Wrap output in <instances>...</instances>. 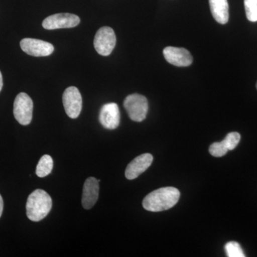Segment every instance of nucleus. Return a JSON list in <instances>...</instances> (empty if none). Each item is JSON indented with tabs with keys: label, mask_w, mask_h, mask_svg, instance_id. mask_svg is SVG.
Listing matches in <instances>:
<instances>
[{
	"label": "nucleus",
	"mask_w": 257,
	"mask_h": 257,
	"mask_svg": "<svg viewBox=\"0 0 257 257\" xmlns=\"http://www.w3.org/2000/svg\"><path fill=\"white\" fill-rule=\"evenodd\" d=\"M3 87V75H2L1 72H0V92H1L2 89Z\"/></svg>",
	"instance_id": "aec40b11"
},
{
	"label": "nucleus",
	"mask_w": 257,
	"mask_h": 257,
	"mask_svg": "<svg viewBox=\"0 0 257 257\" xmlns=\"http://www.w3.org/2000/svg\"><path fill=\"white\" fill-rule=\"evenodd\" d=\"M241 136L238 133H231L226 135V138L223 140L225 146L229 151L234 150L239 143Z\"/></svg>",
	"instance_id": "f3484780"
},
{
	"label": "nucleus",
	"mask_w": 257,
	"mask_h": 257,
	"mask_svg": "<svg viewBox=\"0 0 257 257\" xmlns=\"http://www.w3.org/2000/svg\"><path fill=\"white\" fill-rule=\"evenodd\" d=\"M163 54L169 63L177 67H188L193 62L190 52L184 48L167 47L164 49Z\"/></svg>",
	"instance_id": "1a4fd4ad"
},
{
	"label": "nucleus",
	"mask_w": 257,
	"mask_h": 257,
	"mask_svg": "<svg viewBox=\"0 0 257 257\" xmlns=\"http://www.w3.org/2000/svg\"><path fill=\"white\" fill-rule=\"evenodd\" d=\"M62 101L66 114L72 119H76L80 114L82 109V98L79 89L69 87L64 91Z\"/></svg>",
	"instance_id": "423d86ee"
},
{
	"label": "nucleus",
	"mask_w": 257,
	"mask_h": 257,
	"mask_svg": "<svg viewBox=\"0 0 257 257\" xmlns=\"http://www.w3.org/2000/svg\"><path fill=\"white\" fill-rule=\"evenodd\" d=\"M114 30L109 27H103L96 32L94 40V48L102 56L110 55L116 45Z\"/></svg>",
	"instance_id": "39448f33"
},
{
	"label": "nucleus",
	"mask_w": 257,
	"mask_h": 257,
	"mask_svg": "<svg viewBox=\"0 0 257 257\" xmlns=\"http://www.w3.org/2000/svg\"><path fill=\"white\" fill-rule=\"evenodd\" d=\"M229 151L228 149L225 146L222 141L220 143H214L209 147V153L213 157H221L224 156L227 152Z\"/></svg>",
	"instance_id": "a211bd4d"
},
{
	"label": "nucleus",
	"mask_w": 257,
	"mask_h": 257,
	"mask_svg": "<svg viewBox=\"0 0 257 257\" xmlns=\"http://www.w3.org/2000/svg\"><path fill=\"white\" fill-rule=\"evenodd\" d=\"M179 197L180 192L175 187H162L146 196L143 206L146 210L152 212L168 210L177 204Z\"/></svg>",
	"instance_id": "f257e3e1"
},
{
	"label": "nucleus",
	"mask_w": 257,
	"mask_h": 257,
	"mask_svg": "<svg viewBox=\"0 0 257 257\" xmlns=\"http://www.w3.org/2000/svg\"><path fill=\"white\" fill-rule=\"evenodd\" d=\"M152 162L153 156L151 154H143L137 157L126 167L125 177L130 180L138 178L151 166Z\"/></svg>",
	"instance_id": "9b49d317"
},
{
	"label": "nucleus",
	"mask_w": 257,
	"mask_h": 257,
	"mask_svg": "<svg viewBox=\"0 0 257 257\" xmlns=\"http://www.w3.org/2000/svg\"><path fill=\"white\" fill-rule=\"evenodd\" d=\"M246 18L250 22H257V0H244Z\"/></svg>",
	"instance_id": "dca6fc26"
},
{
	"label": "nucleus",
	"mask_w": 257,
	"mask_h": 257,
	"mask_svg": "<svg viewBox=\"0 0 257 257\" xmlns=\"http://www.w3.org/2000/svg\"><path fill=\"white\" fill-rule=\"evenodd\" d=\"M124 106L130 119L135 121H143L148 112V101L145 96L139 94H130L124 99Z\"/></svg>",
	"instance_id": "7ed1b4c3"
},
{
	"label": "nucleus",
	"mask_w": 257,
	"mask_h": 257,
	"mask_svg": "<svg viewBox=\"0 0 257 257\" xmlns=\"http://www.w3.org/2000/svg\"><path fill=\"white\" fill-rule=\"evenodd\" d=\"M53 169V160L50 155L41 157L37 166L36 174L39 177H45L50 175Z\"/></svg>",
	"instance_id": "4468645a"
},
{
	"label": "nucleus",
	"mask_w": 257,
	"mask_h": 257,
	"mask_svg": "<svg viewBox=\"0 0 257 257\" xmlns=\"http://www.w3.org/2000/svg\"><path fill=\"white\" fill-rule=\"evenodd\" d=\"M52 207V198L42 189H36L30 194L26 204L27 216L32 221L45 219Z\"/></svg>",
	"instance_id": "f03ea898"
},
{
	"label": "nucleus",
	"mask_w": 257,
	"mask_h": 257,
	"mask_svg": "<svg viewBox=\"0 0 257 257\" xmlns=\"http://www.w3.org/2000/svg\"><path fill=\"white\" fill-rule=\"evenodd\" d=\"M20 47L25 53L34 57H47L52 55L55 50L52 44L32 38L23 39L20 42Z\"/></svg>",
	"instance_id": "6e6552de"
},
{
	"label": "nucleus",
	"mask_w": 257,
	"mask_h": 257,
	"mask_svg": "<svg viewBox=\"0 0 257 257\" xmlns=\"http://www.w3.org/2000/svg\"><path fill=\"white\" fill-rule=\"evenodd\" d=\"M80 23V19L77 15L69 13H60L51 15L45 18L42 26L46 30H53L57 29L72 28Z\"/></svg>",
	"instance_id": "0eeeda50"
},
{
	"label": "nucleus",
	"mask_w": 257,
	"mask_h": 257,
	"mask_svg": "<svg viewBox=\"0 0 257 257\" xmlns=\"http://www.w3.org/2000/svg\"><path fill=\"white\" fill-rule=\"evenodd\" d=\"M99 121L104 128L114 130L119 126L120 111L116 103H108L101 108L99 116Z\"/></svg>",
	"instance_id": "9d476101"
},
{
	"label": "nucleus",
	"mask_w": 257,
	"mask_h": 257,
	"mask_svg": "<svg viewBox=\"0 0 257 257\" xmlns=\"http://www.w3.org/2000/svg\"><path fill=\"white\" fill-rule=\"evenodd\" d=\"M14 116L22 125L30 124L33 113V101L26 93L21 92L16 96L14 102Z\"/></svg>",
	"instance_id": "20e7f679"
},
{
	"label": "nucleus",
	"mask_w": 257,
	"mask_h": 257,
	"mask_svg": "<svg viewBox=\"0 0 257 257\" xmlns=\"http://www.w3.org/2000/svg\"><path fill=\"white\" fill-rule=\"evenodd\" d=\"M226 255L229 257H244L242 248L239 243L236 241H229L224 246Z\"/></svg>",
	"instance_id": "2eb2a0df"
},
{
	"label": "nucleus",
	"mask_w": 257,
	"mask_h": 257,
	"mask_svg": "<svg viewBox=\"0 0 257 257\" xmlns=\"http://www.w3.org/2000/svg\"><path fill=\"white\" fill-rule=\"evenodd\" d=\"M99 179L89 177L86 179L83 187L82 204L85 209H90L94 207L99 197Z\"/></svg>",
	"instance_id": "f8f14e48"
},
{
	"label": "nucleus",
	"mask_w": 257,
	"mask_h": 257,
	"mask_svg": "<svg viewBox=\"0 0 257 257\" xmlns=\"http://www.w3.org/2000/svg\"><path fill=\"white\" fill-rule=\"evenodd\" d=\"M3 208H4V202H3V197L0 195V217L3 214Z\"/></svg>",
	"instance_id": "6ab92c4d"
},
{
	"label": "nucleus",
	"mask_w": 257,
	"mask_h": 257,
	"mask_svg": "<svg viewBox=\"0 0 257 257\" xmlns=\"http://www.w3.org/2000/svg\"><path fill=\"white\" fill-rule=\"evenodd\" d=\"M256 89H257V83H256Z\"/></svg>",
	"instance_id": "412c9836"
},
{
	"label": "nucleus",
	"mask_w": 257,
	"mask_h": 257,
	"mask_svg": "<svg viewBox=\"0 0 257 257\" xmlns=\"http://www.w3.org/2000/svg\"><path fill=\"white\" fill-rule=\"evenodd\" d=\"M209 5L213 18L221 25L229 21V4L227 0H209Z\"/></svg>",
	"instance_id": "ddd939ff"
}]
</instances>
